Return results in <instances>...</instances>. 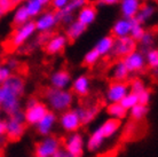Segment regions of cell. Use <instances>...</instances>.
Listing matches in <instances>:
<instances>
[{
  "instance_id": "cell-1",
  "label": "cell",
  "mask_w": 158,
  "mask_h": 157,
  "mask_svg": "<svg viewBox=\"0 0 158 157\" xmlns=\"http://www.w3.org/2000/svg\"><path fill=\"white\" fill-rule=\"evenodd\" d=\"M25 92V80L19 75H12L0 85V108L7 116L22 110L21 98Z\"/></svg>"
},
{
  "instance_id": "cell-2",
  "label": "cell",
  "mask_w": 158,
  "mask_h": 157,
  "mask_svg": "<svg viewBox=\"0 0 158 157\" xmlns=\"http://www.w3.org/2000/svg\"><path fill=\"white\" fill-rule=\"evenodd\" d=\"M45 100L48 109L57 115L71 109L75 102V95L69 90H56L49 87L45 92Z\"/></svg>"
},
{
  "instance_id": "cell-3",
  "label": "cell",
  "mask_w": 158,
  "mask_h": 157,
  "mask_svg": "<svg viewBox=\"0 0 158 157\" xmlns=\"http://www.w3.org/2000/svg\"><path fill=\"white\" fill-rule=\"evenodd\" d=\"M5 137L7 140L12 142L19 141L21 140L23 135L25 134V122H24L23 110L19 112L8 116L7 119H5Z\"/></svg>"
},
{
  "instance_id": "cell-4",
  "label": "cell",
  "mask_w": 158,
  "mask_h": 157,
  "mask_svg": "<svg viewBox=\"0 0 158 157\" xmlns=\"http://www.w3.org/2000/svg\"><path fill=\"white\" fill-rule=\"evenodd\" d=\"M48 111L49 109L46 103L39 101L37 98L28 99V101L25 102V109L23 110L24 122L27 125L36 126Z\"/></svg>"
},
{
  "instance_id": "cell-5",
  "label": "cell",
  "mask_w": 158,
  "mask_h": 157,
  "mask_svg": "<svg viewBox=\"0 0 158 157\" xmlns=\"http://www.w3.org/2000/svg\"><path fill=\"white\" fill-rule=\"evenodd\" d=\"M36 32L37 31L33 20L28 21L27 23L15 28V30L13 31L12 36H10L9 44L15 48L22 47V46H24L29 40L31 39Z\"/></svg>"
},
{
  "instance_id": "cell-6",
  "label": "cell",
  "mask_w": 158,
  "mask_h": 157,
  "mask_svg": "<svg viewBox=\"0 0 158 157\" xmlns=\"http://www.w3.org/2000/svg\"><path fill=\"white\" fill-rule=\"evenodd\" d=\"M62 148V141L55 135H48L41 138V140L36 143L35 156L40 157H53L56 151Z\"/></svg>"
},
{
  "instance_id": "cell-7",
  "label": "cell",
  "mask_w": 158,
  "mask_h": 157,
  "mask_svg": "<svg viewBox=\"0 0 158 157\" xmlns=\"http://www.w3.org/2000/svg\"><path fill=\"white\" fill-rule=\"evenodd\" d=\"M57 123H59L61 130L68 134L79 132L80 127L83 126L78 116V112L76 111V109H72V108L61 112L57 116Z\"/></svg>"
},
{
  "instance_id": "cell-8",
  "label": "cell",
  "mask_w": 158,
  "mask_h": 157,
  "mask_svg": "<svg viewBox=\"0 0 158 157\" xmlns=\"http://www.w3.org/2000/svg\"><path fill=\"white\" fill-rule=\"evenodd\" d=\"M85 137L80 132L69 134L64 140L62 148L73 157H83L85 153Z\"/></svg>"
},
{
  "instance_id": "cell-9",
  "label": "cell",
  "mask_w": 158,
  "mask_h": 157,
  "mask_svg": "<svg viewBox=\"0 0 158 157\" xmlns=\"http://www.w3.org/2000/svg\"><path fill=\"white\" fill-rule=\"evenodd\" d=\"M33 22H35L36 31H38L39 33L53 31L59 24L57 16L54 11H44L39 16H37Z\"/></svg>"
},
{
  "instance_id": "cell-10",
  "label": "cell",
  "mask_w": 158,
  "mask_h": 157,
  "mask_svg": "<svg viewBox=\"0 0 158 157\" xmlns=\"http://www.w3.org/2000/svg\"><path fill=\"white\" fill-rule=\"evenodd\" d=\"M128 92L130 87L127 83L111 82L107 87L104 98L108 103H119Z\"/></svg>"
},
{
  "instance_id": "cell-11",
  "label": "cell",
  "mask_w": 158,
  "mask_h": 157,
  "mask_svg": "<svg viewBox=\"0 0 158 157\" xmlns=\"http://www.w3.org/2000/svg\"><path fill=\"white\" fill-rule=\"evenodd\" d=\"M136 49H138V43L134 39H132L130 36H127V37L115 39L111 54L116 57L123 59L124 56L131 54L132 52L136 51Z\"/></svg>"
},
{
  "instance_id": "cell-12",
  "label": "cell",
  "mask_w": 158,
  "mask_h": 157,
  "mask_svg": "<svg viewBox=\"0 0 158 157\" xmlns=\"http://www.w3.org/2000/svg\"><path fill=\"white\" fill-rule=\"evenodd\" d=\"M122 61L125 64V67H126V69L128 70L130 74L141 72L146 68L144 54H143V52L139 51V49L132 52L131 54L126 55V56H124Z\"/></svg>"
},
{
  "instance_id": "cell-13",
  "label": "cell",
  "mask_w": 158,
  "mask_h": 157,
  "mask_svg": "<svg viewBox=\"0 0 158 157\" xmlns=\"http://www.w3.org/2000/svg\"><path fill=\"white\" fill-rule=\"evenodd\" d=\"M56 124H57V115L49 110L47 114L38 122V124L35 126L36 127V132L41 138L52 135Z\"/></svg>"
},
{
  "instance_id": "cell-14",
  "label": "cell",
  "mask_w": 158,
  "mask_h": 157,
  "mask_svg": "<svg viewBox=\"0 0 158 157\" xmlns=\"http://www.w3.org/2000/svg\"><path fill=\"white\" fill-rule=\"evenodd\" d=\"M71 75L65 69H59V70L54 71L49 77L51 87L56 88V90H68V87L71 85Z\"/></svg>"
},
{
  "instance_id": "cell-15",
  "label": "cell",
  "mask_w": 158,
  "mask_h": 157,
  "mask_svg": "<svg viewBox=\"0 0 158 157\" xmlns=\"http://www.w3.org/2000/svg\"><path fill=\"white\" fill-rule=\"evenodd\" d=\"M68 43H69V40H68V38L65 37L64 33L52 35L47 44L45 45V52L48 55H57L64 51Z\"/></svg>"
},
{
  "instance_id": "cell-16",
  "label": "cell",
  "mask_w": 158,
  "mask_h": 157,
  "mask_svg": "<svg viewBox=\"0 0 158 157\" xmlns=\"http://www.w3.org/2000/svg\"><path fill=\"white\" fill-rule=\"evenodd\" d=\"M98 19V9L94 5L87 4L83 8H80L78 12L76 13L75 20L78 21L79 23H81L86 28L94 23Z\"/></svg>"
},
{
  "instance_id": "cell-17",
  "label": "cell",
  "mask_w": 158,
  "mask_h": 157,
  "mask_svg": "<svg viewBox=\"0 0 158 157\" xmlns=\"http://www.w3.org/2000/svg\"><path fill=\"white\" fill-rule=\"evenodd\" d=\"M71 92L73 95L85 98L91 92V79L86 75H79L71 82Z\"/></svg>"
},
{
  "instance_id": "cell-18",
  "label": "cell",
  "mask_w": 158,
  "mask_h": 157,
  "mask_svg": "<svg viewBox=\"0 0 158 157\" xmlns=\"http://www.w3.org/2000/svg\"><path fill=\"white\" fill-rule=\"evenodd\" d=\"M133 27V20L124 19L120 17L118 20H116L111 27V36L117 39V38H123L130 36L131 29Z\"/></svg>"
},
{
  "instance_id": "cell-19",
  "label": "cell",
  "mask_w": 158,
  "mask_h": 157,
  "mask_svg": "<svg viewBox=\"0 0 158 157\" xmlns=\"http://www.w3.org/2000/svg\"><path fill=\"white\" fill-rule=\"evenodd\" d=\"M118 5L122 17L133 20L135 15L138 14L139 9L142 5V1L141 0H120Z\"/></svg>"
},
{
  "instance_id": "cell-20",
  "label": "cell",
  "mask_w": 158,
  "mask_h": 157,
  "mask_svg": "<svg viewBox=\"0 0 158 157\" xmlns=\"http://www.w3.org/2000/svg\"><path fill=\"white\" fill-rule=\"evenodd\" d=\"M78 112V116L80 118V122L83 125H89L98 118L100 114V107L96 104H91L86 107H78L75 108Z\"/></svg>"
},
{
  "instance_id": "cell-21",
  "label": "cell",
  "mask_w": 158,
  "mask_h": 157,
  "mask_svg": "<svg viewBox=\"0 0 158 157\" xmlns=\"http://www.w3.org/2000/svg\"><path fill=\"white\" fill-rule=\"evenodd\" d=\"M104 142H106V138L103 137L102 132H101L99 127H96L88 135L87 140L85 141V149H87L91 153H96V151H99L102 148Z\"/></svg>"
},
{
  "instance_id": "cell-22",
  "label": "cell",
  "mask_w": 158,
  "mask_h": 157,
  "mask_svg": "<svg viewBox=\"0 0 158 157\" xmlns=\"http://www.w3.org/2000/svg\"><path fill=\"white\" fill-rule=\"evenodd\" d=\"M156 5L152 2H144L141 5V7L139 9L138 14L135 15V17L133 20L138 23L144 25L146 23H148L150 20L154 19L155 14H156Z\"/></svg>"
},
{
  "instance_id": "cell-23",
  "label": "cell",
  "mask_w": 158,
  "mask_h": 157,
  "mask_svg": "<svg viewBox=\"0 0 158 157\" xmlns=\"http://www.w3.org/2000/svg\"><path fill=\"white\" fill-rule=\"evenodd\" d=\"M130 75L131 74L128 72L122 60H118L117 62L114 63L110 69V78L112 79V82L126 83L127 79L130 78Z\"/></svg>"
},
{
  "instance_id": "cell-24",
  "label": "cell",
  "mask_w": 158,
  "mask_h": 157,
  "mask_svg": "<svg viewBox=\"0 0 158 157\" xmlns=\"http://www.w3.org/2000/svg\"><path fill=\"white\" fill-rule=\"evenodd\" d=\"M120 127H122V122H119L117 119H114V118H107L99 126V129L102 132L103 137L106 138V140L115 137L116 134L119 132Z\"/></svg>"
},
{
  "instance_id": "cell-25",
  "label": "cell",
  "mask_w": 158,
  "mask_h": 157,
  "mask_svg": "<svg viewBox=\"0 0 158 157\" xmlns=\"http://www.w3.org/2000/svg\"><path fill=\"white\" fill-rule=\"evenodd\" d=\"M114 43H115V38L111 35H106L101 37L94 45V49L100 54V56H108L111 54L112 47H114Z\"/></svg>"
},
{
  "instance_id": "cell-26",
  "label": "cell",
  "mask_w": 158,
  "mask_h": 157,
  "mask_svg": "<svg viewBox=\"0 0 158 157\" xmlns=\"http://www.w3.org/2000/svg\"><path fill=\"white\" fill-rule=\"evenodd\" d=\"M87 31V28L85 25H83L81 23H79L78 21H72L71 23H69L65 28V37L68 38V40L70 41H76L79 38H81L84 36V33Z\"/></svg>"
},
{
  "instance_id": "cell-27",
  "label": "cell",
  "mask_w": 158,
  "mask_h": 157,
  "mask_svg": "<svg viewBox=\"0 0 158 157\" xmlns=\"http://www.w3.org/2000/svg\"><path fill=\"white\" fill-rule=\"evenodd\" d=\"M107 114L109 118H114V119L122 122L127 118L128 111L120 103H109L107 106Z\"/></svg>"
},
{
  "instance_id": "cell-28",
  "label": "cell",
  "mask_w": 158,
  "mask_h": 157,
  "mask_svg": "<svg viewBox=\"0 0 158 157\" xmlns=\"http://www.w3.org/2000/svg\"><path fill=\"white\" fill-rule=\"evenodd\" d=\"M22 5L24 6L30 19H36L37 16H39L44 12L45 8L43 5L39 4L38 0H24Z\"/></svg>"
},
{
  "instance_id": "cell-29",
  "label": "cell",
  "mask_w": 158,
  "mask_h": 157,
  "mask_svg": "<svg viewBox=\"0 0 158 157\" xmlns=\"http://www.w3.org/2000/svg\"><path fill=\"white\" fill-rule=\"evenodd\" d=\"M155 45H156V35L152 31H147V30L144 32V35L142 36V38L138 41V46L141 47V49H142L141 52H143V53L148 49L154 48Z\"/></svg>"
},
{
  "instance_id": "cell-30",
  "label": "cell",
  "mask_w": 158,
  "mask_h": 157,
  "mask_svg": "<svg viewBox=\"0 0 158 157\" xmlns=\"http://www.w3.org/2000/svg\"><path fill=\"white\" fill-rule=\"evenodd\" d=\"M148 112H149V107L138 103L136 106H134L132 109L128 110V116L135 122H140V121H142L147 117Z\"/></svg>"
},
{
  "instance_id": "cell-31",
  "label": "cell",
  "mask_w": 158,
  "mask_h": 157,
  "mask_svg": "<svg viewBox=\"0 0 158 157\" xmlns=\"http://www.w3.org/2000/svg\"><path fill=\"white\" fill-rule=\"evenodd\" d=\"M30 20H31V19L29 17L28 13H27L23 5H20V6H17V7L14 9V13H13V23L15 24L16 27L27 23V22Z\"/></svg>"
},
{
  "instance_id": "cell-32",
  "label": "cell",
  "mask_w": 158,
  "mask_h": 157,
  "mask_svg": "<svg viewBox=\"0 0 158 157\" xmlns=\"http://www.w3.org/2000/svg\"><path fill=\"white\" fill-rule=\"evenodd\" d=\"M144 60H146V66L150 68L151 70L157 71L158 69V49L156 47L148 49L144 53Z\"/></svg>"
},
{
  "instance_id": "cell-33",
  "label": "cell",
  "mask_w": 158,
  "mask_h": 157,
  "mask_svg": "<svg viewBox=\"0 0 158 157\" xmlns=\"http://www.w3.org/2000/svg\"><path fill=\"white\" fill-rule=\"evenodd\" d=\"M87 4H88V0H69L67 7L62 11L69 13V14H72V15H76V13Z\"/></svg>"
},
{
  "instance_id": "cell-34",
  "label": "cell",
  "mask_w": 158,
  "mask_h": 157,
  "mask_svg": "<svg viewBox=\"0 0 158 157\" xmlns=\"http://www.w3.org/2000/svg\"><path fill=\"white\" fill-rule=\"evenodd\" d=\"M100 59H101V56L98 52L95 51L94 48H92L89 51H87L85 53L83 57V62L85 66H88V67H92V66H95L96 63L99 62Z\"/></svg>"
},
{
  "instance_id": "cell-35",
  "label": "cell",
  "mask_w": 158,
  "mask_h": 157,
  "mask_svg": "<svg viewBox=\"0 0 158 157\" xmlns=\"http://www.w3.org/2000/svg\"><path fill=\"white\" fill-rule=\"evenodd\" d=\"M144 32H146V29H144V25L142 24L138 23V22H135L133 20V27L131 29V32H130V37L132 39H134L136 43H138L139 40L142 38V36L144 35Z\"/></svg>"
},
{
  "instance_id": "cell-36",
  "label": "cell",
  "mask_w": 158,
  "mask_h": 157,
  "mask_svg": "<svg viewBox=\"0 0 158 157\" xmlns=\"http://www.w3.org/2000/svg\"><path fill=\"white\" fill-rule=\"evenodd\" d=\"M120 104H122L125 109L128 111L130 109H132L134 106H136L139 103V100H138V95L134 94V93H131V92H128L125 96H124V99H123L122 101H120Z\"/></svg>"
},
{
  "instance_id": "cell-37",
  "label": "cell",
  "mask_w": 158,
  "mask_h": 157,
  "mask_svg": "<svg viewBox=\"0 0 158 157\" xmlns=\"http://www.w3.org/2000/svg\"><path fill=\"white\" fill-rule=\"evenodd\" d=\"M128 87H130L131 93H134V94H136V95L140 94V93L143 92L144 90H147L146 83L140 78L133 79V80L131 82V84H128Z\"/></svg>"
},
{
  "instance_id": "cell-38",
  "label": "cell",
  "mask_w": 158,
  "mask_h": 157,
  "mask_svg": "<svg viewBox=\"0 0 158 157\" xmlns=\"http://www.w3.org/2000/svg\"><path fill=\"white\" fill-rule=\"evenodd\" d=\"M52 37V32H46V33H39V36L37 37L36 39L32 41L31 44V47H35V48H38V47H41V46H45L47 41L49 40V38Z\"/></svg>"
},
{
  "instance_id": "cell-39",
  "label": "cell",
  "mask_w": 158,
  "mask_h": 157,
  "mask_svg": "<svg viewBox=\"0 0 158 157\" xmlns=\"http://www.w3.org/2000/svg\"><path fill=\"white\" fill-rule=\"evenodd\" d=\"M138 100L140 104H143V106H148L149 107V103L151 101V92L150 90H144L143 92H141L140 94H138Z\"/></svg>"
},
{
  "instance_id": "cell-40",
  "label": "cell",
  "mask_w": 158,
  "mask_h": 157,
  "mask_svg": "<svg viewBox=\"0 0 158 157\" xmlns=\"http://www.w3.org/2000/svg\"><path fill=\"white\" fill-rule=\"evenodd\" d=\"M13 75V71L7 67V66H2L0 64V85L4 84L10 76Z\"/></svg>"
},
{
  "instance_id": "cell-41",
  "label": "cell",
  "mask_w": 158,
  "mask_h": 157,
  "mask_svg": "<svg viewBox=\"0 0 158 157\" xmlns=\"http://www.w3.org/2000/svg\"><path fill=\"white\" fill-rule=\"evenodd\" d=\"M69 0H51V6L54 9V12H60L67 7Z\"/></svg>"
},
{
  "instance_id": "cell-42",
  "label": "cell",
  "mask_w": 158,
  "mask_h": 157,
  "mask_svg": "<svg viewBox=\"0 0 158 157\" xmlns=\"http://www.w3.org/2000/svg\"><path fill=\"white\" fill-rule=\"evenodd\" d=\"M0 8H1L5 13L9 12L10 9L14 8L12 0H0Z\"/></svg>"
},
{
  "instance_id": "cell-43",
  "label": "cell",
  "mask_w": 158,
  "mask_h": 157,
  "mask_svg": "<svg viewBox=\"0 0 158 157\" xmlns=\"http://www.w3.org/2000/svg\"><path fill=\"white\" fill-rule=\"evenodd\" d=\"M6 66L13 71L14 69H16V68L19 67V61H17V59H15V57H9V59L7 60Z\"/></svg>"
},
{
  "instance_id": "cell-44",
  "label": "cell",
  "mask_w": 158,
  "mask_h": 157,
  "mask_svg": "<svg viewBox=\"0 0 158 157\" xmlns=\"http://www.w3.org/2000/svg\"><path fill=\"white\" fill-rule=\"evenodd\" d=\"M53 157H73V156L70 155V154L68 153L67 150H64L63 148H61V149H59L56 151V154Z\"/></svg>"
},
{
  "instance_id": "cell-45",
  "label": "cell",
  "mask_w": 158,
  "mask_h": 157,
  "mask_svg": "<svg viewBox=\"0 0 158 157\" xmlns=\"http://www.w3.org/2000/svg\"><path fill=\"white\" fill-rule=\"evenodd\" d=\"M5 129H6V125H5V119L0 117V141H1L5 137Z\"/></svg>"
},
{
  "instance_id": "cell-46",
  "label": "cell",
  "mask_w": 158,
  "mask_h": 157,
  "mask_svg": "<svg viewBox=\"0 0 158 157\" xmlns=\"http://www.w3.org/2000/svg\"><path fill=\"white\" fill-rule=\"evenodd\" d=\"M101 5H107V6H114V5H118L120 0H98Z\"/></svg>"
},
{
  "instance_id": "cell-47",
  "label": "cell",
  "mask_w": 158,
  "mask_h": 157,
  "mask_svg": "<svg viewBox=\"0 0 158 157\" xmlns=\"http://www.w3.org/2000/svg\"><path fill=\"white\" fill-rule=\"evenodd\" d=\"M38 1H39V4L43 5L44 7H46V6L51 4V0H38Z\"/></svg>"
},
{
  "instance_id": "cell-48",
  "label": "cell",
  "mask_w": 158,
  "mask_h": 157,
  "mask_svg": "<svg viewBox=\"0 0 158 157\" xmlns=\"http://www.w3.org/2000/svg\"><path fill=\"white\" fill-rule=\"evenodd\" d=\"M23 1L24 0H12L13 6H14V7H15V6H20L21 4H23Z\"/></svg>"
},
{
  "instance_id": "cell-49",
  "label": "cell",
  "mask_w": 158,
  "mask_h": 157,
  "mask_svg": "<svg viewBox=\"0 0 158 157\" xmlns=\"http://www.w3.org/2000/svg\"><path fill=\"white\" fill-rule=\"evenodd\" d=\"M5 14H6V13H5L4 11H2V9H1V8H0V19H1V17H2V16L5 15Z\"/></svg>"
},
{
  "instance_id": "cell-50",
  "label": "cell",
  "mask_w": 158,
  "mask_h": 157,
  "mask_svg": "<svg viewBox=\"0 0 158 157\" xmlns=\"http://www.w3.org/2000/svg\"><path fill=\"white\" fill-rule=\"evenodd\" d=\"M141 1H146V2H150V1H152V0H141Z\"/></svg>"
},
{
  "instance_id": "cell-51",
  "label": "cell",
  "mask_w": 158,
  "mask_h": 157,
  "mask_svg": "<svg viewBox=\"0 0 158 157\" xmlns=\"http://www.w3.org/2000/svg\"><path fill=\"white\" fill-rule=\"evenodd\" d=\"M0 156H1V141H0Z\"/></svg>"
},
{
  "instance_id": "cell-52",
  "label": "cell",
  "mask_w": 158,
  "mask_h": 157,
  "mask_svg": "<svg viewBox=\"0 0 158 157\" xmlns=\"http://www.w3.org/2000/svg\"><path fill=\"white\" fill-rule=\"evenodd\" d=\"M0 112H1V108H0Z\"/></svg>"
},
{
  "instance_id": "cell-53",
  "label": "cell",
  "mask_w": 158,
  "mask_h": 157,
  "mask_svg": "<svg viewBox=\"0 0 158 157\" xmlns=\"http://www.w3.org/2000/svg\"><path fill=\"white\" fill-rule=\"evenodd\" d=\"M35 157H40V156H35Z\"/></svg>"
}]
</instances>
